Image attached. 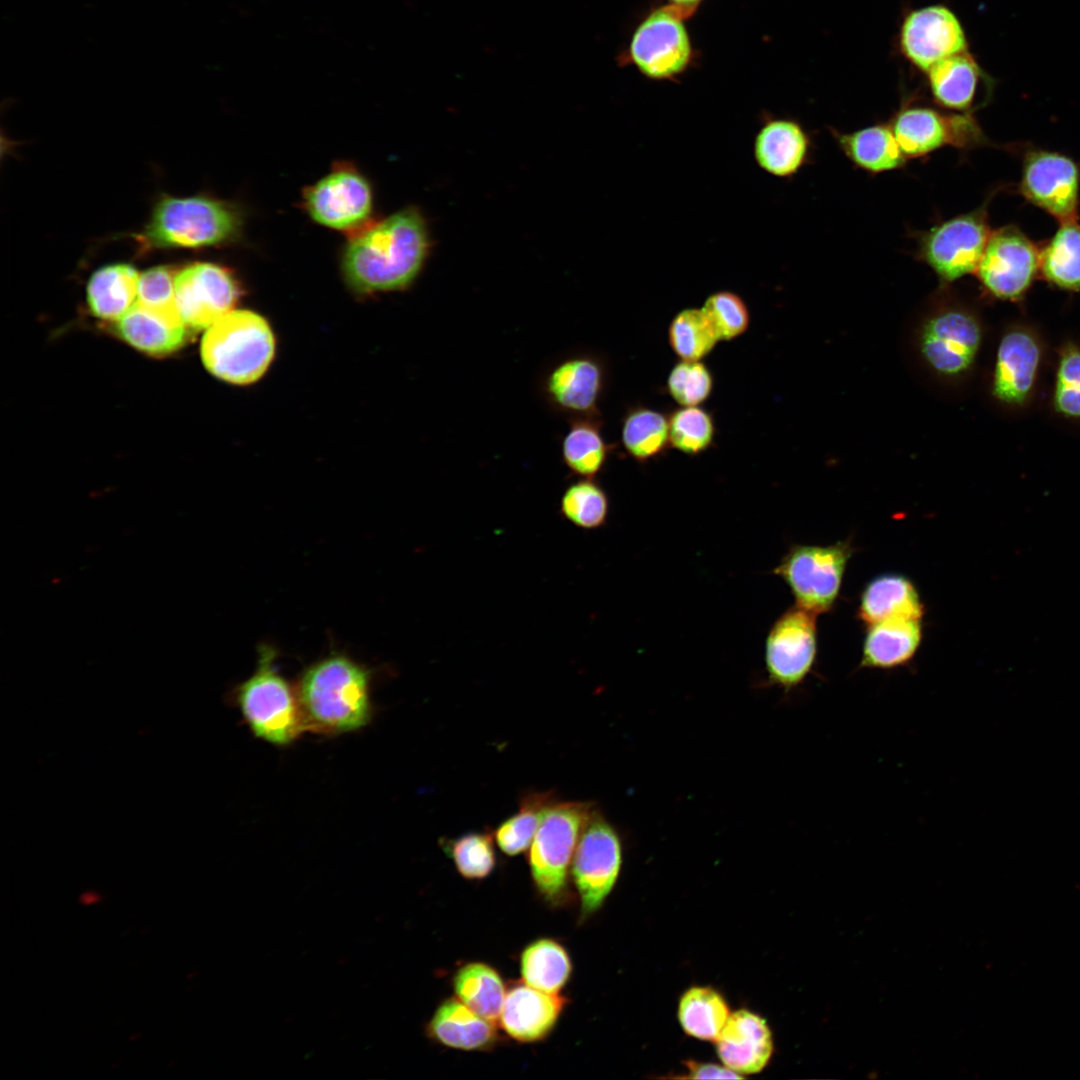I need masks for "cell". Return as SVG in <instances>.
Segmentation results:
<instances>
[{
	"label": "cell",
	"mask_w": 1080,
	"mask_h": 1080,
	"mask_svg": "<svg viewBox=\"0 0 1080 1080\" xmlns=\"http://www.w3.org/2000/svg\"><path fill=\"white\" fill-rule=\"evenodd\" d=\"M428 249L422 215L415 208H406L351 238L343 254V274L358 293L401 290L419 274Z\"/></svg>",
	"instance_id": "cell-1"
},
{
	"label": "cell",
	"mask_w": 1080,
	"mask_h": 1080,
	"mask_svg": "<svg viewBox=\"0 0 1080 1080\" xmlns=\"http://www.w3.org/2000/svg\"><path fill=\"white\" fill-rule=\"evenodd\" d=\"M372 672L333 652L304 668L295 690L306 730L325 736L358 731L373 717Z\"/></svg>",
	"instance_id": "cell-2"
},
{
	"label": "cell",
	"mask_w": 1080,
	"mask_h": 1080,
	"mask_svg": "<svg viewBox=\"0 0 1080 1080\" xmlns=\"http://www.w3.org/2000/svg\"><path fill=\"white\" fill-rule=\"evenodd\" d=\"M277 651L258 647L255 671L227 693V703L237 707L252 734L277 747L294 743L306 731L295 687L276 666Z\"/></svg>",
	"instance_id": "cell-3"
},
{
	"label": "cell",
	"mask_w": 1080,
	"mask_h": 1080,
	"mask_svg": "<svg viewBox=\"0 0 1080 1080\" xmlns=\"http://www.w3.org/2000/svg\"><path fill=\"white\" fill-rule=\"evenodd\" d=\"M274 351L269 324L249 310L229 311L207 328L201 342V358L207 370L238 385L258 380L269 367Z\"/></svg>",
	"instance_id": "cell-4"
},
{
	"label": "cell",
	"mask_w": 1080,
	"mask_h": 1080,
	"mask_svg": "<svg viewBox=\"0 0 1080 1080\" xmlns=\"http://www.w3.org/2000/svg\"><path fill=\"white\" fill-rule=\"evenodd\" d=\"M239 226L237 211L226 202L165 196L155 205L143 237L156 248H199L231 240Z\"/></svg>",
	"instance_id": "cell-5"
},
{
	"label": "cell",
	"mask_w": 1080,
	"mask_h": 1080,
	"mask_svg": "<svg viewBox=\"0 0 1080 1080\" xmlns=\"http://www.w3.org/2000/svg\"><path fill=\"white\" fill-rule=\"evenodd\" d=\"M595 808L590 802L555 801L529 847V867L538 891L550 901L566 890L580 835Z\"/></svg>",
	"instance_id": "cell-6"
},
{
	"label": "cell",
	"mask_w": 1080,
	"mask_h": 1080,
	"mask_svg": "<svg viewBox=\"0 0 1080 1080\" xmlns=\"http://www.w3.org/2000/svg\"><path fill=\"white\" fill-rule=\"evenodd\" d=\"M854 548L848 540L829 545H794L773 573L789 586L796 605L816 615L835 606Z\"/></svg>",
	"instance_id": "cell-7"
},
{
	"label": "cell",
	"mask_w": 1080,
	"mask_h": 1080,
	"mask_svg": "<svg viewBox=\"0 0 1080 1080\" xmlns=\"http://www.w3.org/2000/svg\"><path fill=\"white\" fill-rule=\"evenodd\" d=\"M944 220L921 234L918 256L942 280L951 282L976 271L991 234L988 203Z\"/></svg>",
	"instance_id": "cell-8"
},
{
	"label": "cell",
	"mask_w": 1080,
	"mask_h": 1080,
	"mask_svg": "<svg viewBox=\"0 0 1080 1080\" xmlns=\"http://www.w3.org/2000/svg\"><path fill=\"white\" fill-rule=\"evenodd\" d=\"M623 861L621 838L595 809L585 825L571 864L581 902V918L596 912L614 888Z\"/></svg>",
	"instance_id": "cell-9"
},
{
	"label": "cell",
	"mask_w": 1080,
	"mask_h": 1080,
	"mask_svg": "<svg viewBox=\"0 0 1080 1080\" xmlns=\"http://www.w3.org/2000/svg\"><path fill=\"white\" fill-rule=\"evenodd\" d=\"M907 159L945 146L970 149L989 143L973 114L941 112L923 104H905L889 123Z\"/></svg>",
	"instance_id": "cell-10"
},
{
	"label": "cell",
	"mask_w": 1080,
	"mask_h": 1080,
	"mask_svg": "<svg viewBox=\"0 0 1080 1080\" xmlns=\"http://www.w3.org/2000/svg\"><path fill=\"white\" fill-rule=\"evenodd\" d=\"M685 17L680 9L669 5L654 10L634 31L629 56L645 77L672 80L688 68L692 45Z\"/></svg>",
	"instance_id": "cell-11"
},
{
	"label": "cell",
	"mask_w": 1080,
	"mask_h": 1080,
	"mask_svg": "<svg viewBox=\"0 0 1080 1080\" xmlns=\"http://www.w3.org/2000/svg\"><path fill=\"white\" fill-rule=\"evenodd\" d=\"M816 614L799 606L787 609L765 641L768 681L789 693L813 671L818 652Z\"/></svg>",
	"instance_id": "cell-12"
},
{
	"label": "cell",
	"mask_w": 1080,
	"mask_h": 1080,
	"mask_svg": "<svg viewBox=\"0 0 1080 1080\" xmlns=\"http://www.w3.org/2000/svg\"><path fill=\"white\" fill-rule=\"evenodd\" d=\"M1018 191L1059 222L1078 219L1080 166L1071 157L1038 148L1023 153Z\"/></svg>",
	"instance_id": "cell-13"
},
{
	"label": "cell",
	"mask_w": 1080,
	"mask_h": 1080,
	"mask_svg": "<svg viewBox=\"0 0 1080 1080\" xmlns=\"http://www.w3.org/2000/svg\"><path fill=\"white\" fill-rule=\"evenodd\" d=\"M1038 270L1039 248L1009 224L991 231L976 273L992 295L1015 300L1029 289Z\"/></svg>",
	"instance_id": "cell-14"
},
{
	"label": "cell",
	"mask_w": 1080,
	"mask_h": 1080,
	"mask_svg": "<svg viewBox=\"0 0 1080 1080\" xmlns=\"http://www.w3.org/2000/svg\"><path fill=\"white\" fill-rule=\"evenodd\" d=\"M239 287L223 266L198 262L179 271L175 279V301L185 326L192 330L209 328L232 310Z\"/></svg>",
	"instance_id": "cell-15"
},
{
	"label": "cell",
	"mask_w": 1080,
	"mask_h": 1080,
	"mask_svg": "<svg viewBox=\"0 0 1080 1080\" xmlns=\"http://www.w3.org/2000/svg\"><path fill=\"white\" fill-rule=\"evenodd\" d=\"M899 43L903 55L923 72L967 51V39L959 19L941 5L910 12L902 23Z\"/></svg>",
	"instance_id": "cell-16"
},
{
	"label": "cell",
	"mask_w": 1080,
	"mask_h": 1080,
	"mask_svg": "<svg viewBox=\"0 0 1080 1080\" xmlns=\"http://www.w3.org/2000/svg\"><path fill=\"white\" fill-rule=\"evenodd\" d=\"M305 207L318 223L337 230L360 227L371 213L372 193L354 168L338 167L305 193Z\"/></svg>",
	"instance_id": "cell-17"
},
{
	"label": "cell",
	"mask_w": 1080,
	"mask_h": 1080,
	"mask_svg": "<svg viewBox=\"0 0 1080 1080\" xmlns=\"http://www.w3.org/2000/svg\"><path fill=\"white\" fill-rule=\"evenodd\" d=\"M606 367L591 354L571 356L554 366L544 380L550 405L572 417L600 416L599 402L606 386Z\"/></svg>",
	"instance_id": "cell-18"
},
{
	"label": "cell",
	"mask_w": 1080,
	"mask_h": 1080,
	"mask_svg": "<svg viewBox=\"0 0 1080 1080\" xmlns=\"http://www.w3.org/2000/svg\"><path fill=\"white\" fill-rule=\"evenodd\" d=\"M980 341L981 331L975 318L961 310H949L936 315L925 325L921 347L924 357L936 371L957 375L970 367Z\"/></svg>",
	"instance_id": "cell-19"
},
{
	"label": "cell",
	"mask_w": 1080,
	"mask_h": 1080,
	"mask_svg": "<svg viewBox=\"0 0 1080 1080\" xmlns=\"http://www.w3.org/2000/svg\"><path fill=\"white\" fill-rule=\"evenodd\" d=\"M926 73L934 102L951 112L973 114L992 95V79L968 51L938 62Z\"/></svg>",
	"instance_id": "cell-20"
},
{
	"label": "cell",
	"mask_w": 1080,
	"mask_h": 1080,
	"mask_svg": "<svg viewBox=\"0 0 1080 1080\" xmlns=\"http://www.w3.org/2000/svg\"><path fill=\"white\" fill-rule=\"evenodd\" d=\"M715 1043L722 1064L742 1076L762 1071L774 1049L765 1019L747 1009L730 1014Z\"/></svg>",
	"instance_id": "cell-21"
},
{
	"label": "cell",
	"mask_w": 1080,
	"mask_h": 1080,
	"mask_svg": "<svg viewBox=\"0 0 1080 1080\" xmlns=\"http://www.w3.org/2000/svg\"><path fill=\"white\" fill-rule=\"evenodd\" d=\"M811 148V138L798 121L767 117L755 135L753 156L769 175L790 178L808 163Z\"/></svg>",
	"instance_id": "cell-22"
},
{
	"label": "cell",
	"mask_w": 1080,
	"mask_h": 1080,
	"mask_svg": "<svg viewBox=\"0 0 1080 1080\" xmlns=\"http://www.w3.org/2000/svg\"><path fill=\"white\" fill-rule=\"evenodd\" d=\"M1040 357L1039 344L1032 334L1024 330L1007 333L997 350L994 395L1007 404H1023L1034 386Z\"/></svg>",
	"instance_id": "cell-23"
},
{
	"label": "cell",
	"mask_w": 1080,
	"mask_h": 1080,
	"mask_svg": "<svg viewBox=\"0 0 1080 1080\" xmlns=\"http://www.w3.org/2000/svg\"><path fill=\"white\" fill-rule=\"evenodd\" d=\"M564 1004L565 999L558 993H547L520 984L506 994L500 1024L517 1041H538L552 1030Z\"/></svg>",
	"instance_id": "cell-24"
},
{
	"label": "cell",
	"mask_w": 1080,
	"mask_h": 1080,
	"mask_svg": "<svg viewBox=\"0 0 1080 1080\" xmlns=\"http://www.w3.org/2000/svg\"><path fill=\"white\" fill-rule=\"evenodd\" d=\"M923 637L921 619L894 618L867 625L860 669L890 670L909 664Z\"/></svg>",
	"instance_id": "cell-25"
},
{
	"label": "cell",
	"mask_w": 1080,
	"mask_h": 1080,
	"mask_svg": "<svg viewBox=\"0 0 1080 1080\" xmlns=\"http://www.w3.org/2000/svg\"><path fill=\"white\" fill-rule=\"evenodd\" d=\"M116 322V331L122 339L153 356L178 350L187 336V327L178 312L154 309L138 301Z\"/></svg>",
	"instance_id": "cell-26"
},
{
	"label": "cell",
	"mask_w": 1080,
	"mask_h": 1080,
	"mask_svg": "<svg viewBox=\"0 0 1080 1080\" xmlns=\"http://www.w3.org/2000/svg\"><path fill=\"white\" fill-rule=\"evenodd\" d=\"M857 615L866 625L894 618L922 620L924 605L916 586L908 577L885 573L872 578L864 586Z\"/></svg>",
	"instance_id": "cell-27"
},
{
	"label": "cell",
	"mask_w": 1080,
	"mask_h": 1080,
	"mask_svg": "<svg viewBox=\"0 0 1080 1080\" xmlns=\"http://www.w3.org/2000/svg\"><path fill=\"white\" fill-rule=\"evenodd\" d=\"M427 1033L437 1042L461 1050H481L494 1044L496 1029L489 1021L458 998L441 1003L427 1025Z\"/></svg>",
	"instance_id": "cell-28"
},
{
	"label": "cell",
	"mask_w": 1080,
	"mask_h": 1080,
	"mask_svg": "<svg viewBox=\"0 0 1080 1080\" xmlns=\"http://www.w3.org/2000/svg\"><path fill=\"white\" fill-rule=\"evenodd\" d=\"M832 134L846 157L870 173L900 169L907 160L889 124H876L853 132Z\"/></svg>",
	"instance_id": "cell-29"
},
{
	"label": "cell",
	"mask_w": 1080,
	"mask_h": 1080,
	"mask_svg": "<svg viewBox=\"0 0 1080 1080\" xmlns=\"http://www.w3.org/2000/svg\"><path fill=\"white\" fill-rule=\"evenodd\" d=\"M139 274L124 263L96 270L87 284V302L97 318L118 321L137 302Z\"/></svg>",
	"instance_id": "cell-30"
},
{
	"label": "cell",
	"mask_w": 1080,
	"mask_h": 1080,
	"mask_svg": "<svg viewBox=\"0 0 1080 1080\" xmlns=\"http://www.w3.org/2000/svg\"><path fill=\"white\" fill-rule=\"evenodd\" d=\"M600 417H572L562 440L565 465L583 478H593L603 469L611 449L603 436Z\"/></svg>",
	"instance_id": "cell-31"
},
{
	"label": "cell",
	"mask_w": 1080,
	"mask_h": 1080,
	"mask_svg": "<svg viewBox=\"0 0 1080 1080\" xmlns=\"http://www.w3.org/2000/svg\"><path fill=\"white\" fill-rule=\"evenodd\" d=\"M621 442L626 453L639 463L662 456L670 447L668 416L640 404L630 407L622 419Z\"/></svg>",
	"instance_id": "cell-32"
},
{
	"label": "cell",
	"mask_w": 1080,
	"mask_h": 1080,
	"mask_svg": "<svg viewBox=\"0 0 1080 1080\" xmlns=\"http://www.w3.org/2000/svg\"><path fill=\"white\" fill-rule=\"evenodd\" d=\"M1039 270L1054 286L1080 290V224L1060 222L1051 238L1039 248Z\"/></svg>",
	"instance_id": "cell-33"
},
{
	"label": "cell",
	"mask_w": 1080,
	"mask_h": 1080,
	"mask_svg": "<svg viewBox=\"0 0 1080 1080\" xmlns=\"http://www.w3.org/2000/svg\"><path fill=\"white\" fill-rule=\"evenodd\" d=\"M731 1012L724 997L709 986L686 990L678 1005V1019L684 1032L705 1041H716Z\"/></svg>",
	"instance_id": "cell-34"
},
{
	"label": "cell",
	"mask_w": 1080,
	"mask_h": 1080,
	"mask_svg": "<svg viewBox=\"0 0 1080 1080\" xmlns=\"http://www.w3.org/2000/svg\"><path fill=\"white\" fill-rule=\"evenodd\" d=\"M456 997L479 1016L495 1022L500 1018L506 993L500 975L483 963H468L453 980Z\"/></svg>",
	"instance_id": "cell-35"
},
{
	"label": "cell",
	"mask_w": 1080,
	"mask_h": 1080,
	"mask_svg": "<svg viewBox=\"0 0 1080 1080\" xmlns=\"http://www.w3.org/2000/svg\"><path fill=\"white\" fill-rule=\"evenodd\" d=\"M566 950L551 939H539L525 948L520 969L525 984L543 992L557 994L571 973Z\"/></svg>",
	"instance_id": "cell-36"
},
{
	"label": "cell",
	"mask_w": 1080,
	"mask_h": 1080,
	"mask_svg": "<svg viewBox=\"0 0 1080 1080\" xmlns=\"http://www.w3.org/2000/svg\"><path fill=\"white\" fill-rule=\"evenodd\" d=\"M555 801L551 792H533L523 796L518 811L505 819L494 832L500 850L508 856H516L527 850L546 811Z\"/></svg>",
	"instance_id": "cell-37"
},
{
	"label": "cell",
	"mask_w": 1080,
	"mask_h": 1080,
	"mask_svg": "<svg viewBox=\"0 0 1080 1080\" xmlns=\"http://www.w3.org/2000/svg\"><path fill=\"white\" fill-rule=\"evenodd\" d=\"M667 338L674 354L685 361H701L720 341L702 308L680 310L670 321Z\"/></svg>",
	"instance_id": "cell-38"
},
{
	"label": "cell",
	"mask_w": 1080,
	"mask_h": 1080,
	"mask_svg": "<svg viewBox=\"0 0 1080 1080\" xmlns=\"http://www.w3.org/2000/svg\"><path fill=\"white\" fill-rule=\"evenodd\" d=\"M670 447L689 456L708 450L715 440L712 413L701 406H680L669 416Z\"/></svg>",
	"instance_id": "cell-39"
},
{
	"label": "cell",
	"mask_w": 1080,
	"mask_h": 1080,
	"mask_svg": "<svg viewBox=\"0 0 1080 1080\" xmlns=\"http://www.w3.org/2000/svg\"><path fill=\"white\" fill-rule=\"evenodd\" d=\"M560 510L575 526L595 529L606 522L609 500L604 489L593 478H583L567 487L561 498Z\"/></svg>",
	"instance_id": "cell-40"
},
{
	"label": "cell",
	"mask_w": 1080,
	"mask_h": 1080,
	"mask_svg": "<svg viewBox=\"0 0 1080 1080\" xmlns=\"http://www.w3.org/2000/svg\"><path fill=\"white\" fill-rule=\"evenodd\" d=\"M492 835L470 832L446 841L443 846L457 871L466 879L487 877L496 864Z\"/></svg>",
	"instance_id": "cell-41"
},
{
	"label": "cell",
	"mask_w": 1080,
	"mask_h": 1080,
	"mask_svg": "<svg viewBox=\"0 0 1080 1080\" xmlns=\"http://www.w3.org/2000/svg\"><path fill=\"white\" fill-rule=\"evenodd\" d=\"M714 389V377L702 361L680 360L670 370L666 391L679 406H700Z\"/></svg>",
	"instance_id": "cell-42"
},
{
	"label": "cell",
	"mask_w": 1080,
	"mask_h": 1080,
	"mask_svg": "<svg viewBox=\"0 0 1080 1080\" xmlns=\"http://www.w3.org/2000/svg\"><path fill=\"white\" fill-rule=\"evenodd\" d=\"M701 308L720 340L738 338L749 328V308L744 299L733 291L720 290L710 294Z\"/></svg>",
	"instance_id": "cell-43"
},
{
	"label": "cell",
	"mask_w": 1080,
	"mask_h": 1080,
	"mask_svg": "<svg viewBox=\"0 0 1080 1080\" xmlns=\"http://www.w3.org/2000/svg\"><path fill=\"white\" fill-rule=\"evenodd\" d=\"M1053 402L1058 413L1080 418V349L1075 346H1068L1060 356Z\"/></svg>",
	"instance_id": "cell-44"
},
{
	"label": "cell",
	"mask_w": 1080,
	"mask_h": 1080,
	"mask_svg": "<svg viewBox=\"0 0 1080 1080\" xmlns=\"http://www.w3.org/2000/svg\"><path fill=\"white\" fill-rule=\"evenodd\" d=\"M177 274V269L170 265L155 266L144 271L139 276L137 301L154 309L178 312L175 301Z\"/></svg>",
	"instance_id": "cell-45"
},
{
	"label": "cell",
	"mask_w": 1080,
	"mask_h": 1080,
	"mask_svg": "<svg viewBox=\"0 0 1080 1080\" xmlns=\"http://www.w3.org/2000/svg\"><path fill=\"white\" fill-rule=\"evenodd\" d=\"M687 1075L691 1079H742L744 1076L723 1065L688 1060L685 1063Z\"/></svg>",
	"instance_id": "cell-46"
},
{
	"label": "cell",
	"mask_w": 1080,
	"mask_h": 1080,
	"mask_svg": "<svg viewBox=\"0 0 1080 1080\" xmlns=\"http://www.w3.org/2000/svg\"><path fill=\"white\" fill-rule=\"evenodd\" d=\"M668 1L671 2L670 5H673V6L677 7V8H679L682 12H684L686 14V16H688V15H691L694 12L695 8L698 6V4L702 0H668Z\"/></svg>",
	"instance_id": "cell-47"
}]
</instances>
